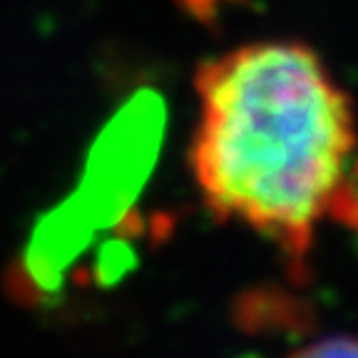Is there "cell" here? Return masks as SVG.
Returning <instances> with one entry per match:
<instances>
[{"instance_id":"obj_1","label":"cell","mask_w":358,"mask_h":358,"mask_svg":"<svg viewBox=\"0 0 358 358\" xmlns=\"http://www.w3.org/2000/svg\"><path fill=\"white\" fill-rule=\"evenodd\" d=\"M192 167L217 219H241L303 274L313 224L358 169L351 97L301 43H259L196 73Z\"/></svg>"},{"instance_id":"obj_2","label":"cell","mask_w":358,"mask_h":358,"mask_svg":"<svg viewBox=\"0 0 358 358\" xmlns=\"http://www.w3.org/2000/svg\"><path fill=\"white\" fill-rule=\"evenodd\" d=\"M164 127V97L157 90L142 87L100 129L75 189L97 229H115L134 207L159 159Z\"/></svg>"},{"instance_id":"obj_3","label":"cell","mask_w":358,"mask_h":358,"mask_svg":"<svg viewBox=\"0 0 358 358\" xmlns=\"http://www.w3.org/2000/svg\"><path fill=\"white\" fill-rule=\"evenodd\" d=\"M97 227L83 207L80 196L70 194L35 222L28 246L17 264L33 281L43 306L57 301L65 284L67 268L85 252L95 236Z\"/></svg>"},{"instance_id":"obj_4","label":"cell","mask_w":358,"mask_h":358,"mask_svg":"<svg viewBox=\"0 0 358 358\" xmlns=\"http://www.w3.org/2000/svg\"><path fill=\"white\" fill-rule=\"evenodd\" d=\"M234 319L246 331L301 329L311 321V306L276 286H254L236 299Z\"/></svg>"},{"instance_id":"obj_5","label":"cell","mask_w":358,"mask_h":358,"mask_svg":"<svg viewBox=\"0 0 358 358\" xmlns=\"http://www.w3.org/2000/svg\"><path fill=\"white\" fill-rule=\"evenodd\" d=\"M137 264H140V257H137L132 241L117 234L100 244L95 254V264L90 268V276L97 286L110 289V286L120 284L129 271H134Z\"/></svg>"},{"instance_id":"obj_6","label":"cell","mask_w":358,"mask_h":358,"mask_svg":"<svg viewBox=\"0 0 358 358\" xmlns=\"http://www.w3.org/2000/svg\"><path fill=\"white\" fill-rule=\"evenodd\" d=\"M326 214L348 229H358V169L336 187L326 204Z\"/></svg>"},{"instance_id":"obj_7","label":"cell","mask_w":358,"mask_h":358,"mask_svg":"<svg viewBox=\"0 0 358 358\" xmlns=\"http://www.w3.org/2000/svg\"><path fill=\"white\" fill-rule=\"evenodd\" d=\"M289 358H358V338L353 336H329L321 341L294 351Z\"/></svg>"},{"instance_id":"obj_8","label":"cell","mask_w":358,"mask_h":358,"mask_svg":"<svg viewBox=\"0 0 358 358\" xmlns=\"http://www.w3.org/2000/svg\"><path fill=\"white\" fill-rule=\"evenodd\" d=\"M244 0H177V6L192 17V20L201 22V25H217L219 15H222L224 8L229 6H239Z\"/></svg>"}]
</instances>
